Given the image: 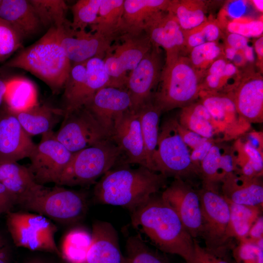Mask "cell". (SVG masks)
Listing matches in <instances>:
<instances>
[{
  "label": "cell",
  "instance_id": "cell-13",
  "mask_svg": "<svg viewBox=\"0 0 263 263\" xmlns=\"http://www.w3.org/2000/svg\"><path fill=\"white\" fill-rule=\"evenodd\" d=\"M164 64L160 48L152 44L128 75L125 89L131 100V110L136 111L152 100Z\"/></svg>",
  "mask_w": 263,
  "mask_h": 263
},
{
  "label": "cell",
  "instance_id": "cell-24",
  "mask_svg": "<svg viewBox=\"0 0 263 263\" xmlns=\"http://www.w3.org/2000/svg\"><path fill=\"white\" fill-rule=\"evenodd\" d=\"M261 177H251L234 171L222 181L223 196L237 204L262 207L263 186Z\"/></svg>",
  "mask_w": 263,
  "mask_h": 263
},
{
  "label": "cell",
  "instance_id": "cell-49",
  "mask_svg": "<svg viewBox=\"0 0 263 263\" xmlns=\"http://www.w3.org/2000/svg\"><path fill=\"white\" fill-rule=\"evenodd\" d=\"M172 120L178 133L189 150L193 149L207 139L181 126L177 118H172Z\"/></svg>",
  "mask_w": 263,
  "mask_h": 263
},
{
  "label": "cell",
  "instance_id": "cell-48",
  "mask_svg": "<svg viewBox=\"0 0 263 263\" xmlns=\"http://www.w3.org/2000/svg\"><path fill=\"white\" fill-rule=\"evenodd\" d=\"M191 263H233L227 256V251H215L201 246L194 239V254Z\"/></svg>",
  "mask_w": 263,
  "mask_h": 263
},
{
  "label": "cell",
  "instance_id": "cell-36",
  "mask_svg": "<svg viewBox=\"0 0 263 263\" xmlns=\"http://www.w3.org/2000/svg\"><path fill=\"white\" fill-rule=\"evenodd\" d=\"M238 172L244 175L261 177L263 172V152L251 146L242 137L233 144Z\"/></svg>",
  "mask_w": 263,
  "mask_h": 263
},
{
  "label": "cell",
  "instance_id": "cell-45",
  "mask_svg": "<svg viewBox=\"0 0 263 263\" xmlns=\"http://www.w3.org/2000/svg\"><path fill=\"white\" fill-rule=\"evenodd\" d=\"M23 40L11 23L0 18V62L7 59L20 48Z\"/></svg>",
  "mask_w": 263,
  "mask_h": 263
},
{
  "label": "cell",
  "instance_id": "cell-18",
  "mask_svg": "<svg viewBox=\"0 0 263 263\" xmlns=\"http://www.w3.org/2000/svg\"><path fill=\"white\" fill-rule=\"evenodd\" d=\"M126 157V163L145 167L146 158L140 118L130 109L115 120L111 136Z\"/></svg>",
  "mask_w": 263,
  "mask_h": 263
},
{
  "label": "cell",
  "instance_id": "cell-7",
  "mask_svg": "<svg viewBox=\"0 0 263 263\" xmlns=\"http://www.w3.org/2000/svg\"><path fill=\"white\" fill-rule=\"evenodd\" d=\"M152 170L167 177L183 180L200 175L191 160L189 150L178 133L172 118L166 120L159 128Z\"/></svg>",
  "mask_w": 263,
  "mask_h": 263
},
{
  "label": "cell",
  "instance_id": "cell-57",
  "mask_svg": "<svg viewBox=\"0 0 263 263\" xmlns=\"http://www.w3.org/2000/svg\"><path fill=\"white\" fill-rule=\"evenodd\" d=\"M263 36L259 38L255 43V50L260 59H263Z\"/></svg>",
  "mask_w": 263,
  "mask_h": 263
},
{
  "label": "cell",
  "instance_id": "cell-12",
  "mask_svg": "<svg viewBox=\"0 0 263 263\" xmlns=\"http://www.w3.org/2000/svg\"><path fill=\"white\" fill-rule=\"evenodd\" d=\"M42 135L29 157L31 163L27 168L37 184H56L73 153L57 140L53 131Z\"/></svg>",
  "mask_w": 263,
  "mask_h": 263
},
{
  "label": "cell",
  "instance_id": "cell-53",
  "mask_svg": "<svg viewBox=\"0 0 263 263\" xmlns=\"http://www.w3.org/2000/svg\"><path fill=\"white\" fill-rule=\"evenodd\" d=\"M228 46L236 50H242L247 46V38L243 36L235 33H230L226 38Z\"/></svg>",
  "mask_w": 263,
  "mask_h": 263
},
{
  "label": "cell",
  "instance_id": "cell-35",
  "mask_svg": "<svg viewBox=\"0 0 263 263\" xmlns=\"http://www.w3.org/2000/svg\"><path fill=\"white\" fill-rule=\"evenodd\" d=\"M92 242V234L82 227L69 230L61 243L60 257L66 263H85Z\"/></svg>",
  "mask_w": 263,
  "mask_h": 263
},
{
  "label": "cell",
  "instance_id": "cell-30",
  "mask_svg": "<svg viewBox=\"0 0 263 263\" xmlns=\"http://www.w3.org/2000/svg\"><path fill=\"white\" fill-rule=\"evenodd\" d=\"M138 112L140 121L145 152V167L152 170L153 161L157 148L160 117L162 113L152 100L142 107ZM153 171V170H152Z\"/></svg>",
  "mask_w": 263,
  "mask_h": 263
},
{
  "label": "cell",
  "instance_id": "cell-26",
  "mask_svg": "<svg viewBox=\"0 0 263 263\" xmlns=\"http://www.w3.org/2000/svg\"><path fill=\"white\" fill-rule=\"evenodd\" d=\"M170 0H124L122 34H139L155 14L168 10Z\"/></svg>",
  "mask_w": 263,
  "mask_h": 263
},
{
  "label": "cell",
  "instance_id": "cell-58",
  "mask_svg": "<svg viewBox=\"0 0 263 263\" xmlns=\"http://www.w3.org/2000/svg\"><path fill=\"white\" fill-rule=\"evenodd\" d=\"M253 4L256 8L260 11L263 12V1L262 0H252Z\"/></svg>",
  "mask_w": 263,
  "mask_h": 263
},
{
  "label": "cell",
  "instance_id": "cell-59",
  "mask_svg": "<svg viewBox=\"0 0 263 263\" xmlns=\"http://www.w3.org/2000/svg\"><path fill=\"white\" fill-rule=\"evenodd\" d=\"M27 263H45L41 262V261H32L28 262Z\"/></svg>",
  "mask_w": 263,
  "mask_h": 263
},
{
  "label": "cell",
  "instance_id": "cell-8",
  "mask_svg": "<svg viewBox=\"0 0 263 263\" xmlns=\"http://www.w3.org/2000/svg\"><path fill=\"white\" fill-rule=\"evenodd\" d=\"M6 222L16 246L60 257L55 239L57 228L48 218L34 212L10 211L6 213Z\"/></svg>",
  "mask_w": 263,
  "mask_h": 263
},
{
  "label": "cell",
  "instance_id": "cell-21",
  "mask_svg": "<svg viewBox=\"0 0 263 263\" xmlns=\"http://www.w3.org/2000/svg\"><path fill=\"white\" fill-rule=\"evenodd\" d=\"M36 146L13 113L0 116V163L29 158Z\"/></svg>",
  "mask_w": 263,
  "mask_h": 263
},
{
  "label": "cell",
  "instance_id": "cell-31",
  "mask_svg": "<svg viewBox=\"0 0 263 263\" xmlns=\"http://www.w3.org/2000/svg\"><path fill=\"white\" fill-rule=\"evenodd\" d=\"M124 0H101L97 18L91 32L117 38L122 34Z\"/></svg>",
  "mask_w": 263,
  "mask_h": 263
},
{
  "label": "cell",
  "instance_id": "cell-20",
  "mask_svg": "<svg viewBox=\"0 0 263 263\" xmlns=\"http://www.w3.org/2000/svg\"><path fill=\"white\" fill-rule=\"evenodd\" d=\"M131 105L126 89L106 87L97 91L84 106L111 136L115 119L131 109Z\"/></svg>",
  "mask_w": 263,
  "mask_h": 263
},
{
  "label": "cell",
  "instance_id": "cell-6",
  "mask_svg": "<svg viewBox=\"0 0 263 263\" xmlns=\"http://www.w3.org/2000/svg\"><path fill=\"white\" fill-rule=\"evenodd\" d=\"M122 154L121 150L111 138L73 153L56 185L92 184L111 169Z\"/></svg>",
  "mask_w": 263,
  "mask_h": 263
},
{
  "label": "cell",
  "instance_id": "cell-25",
  "mask_svg": "<svg viewBox=\"0 0 263 263\" xmlns=\"http://www.w3.org/2000/svg\"><path fill=\"white\" fill-rule=\"evenodd\" d=\"M0 18L11 23L23 39L38 33L43 26L28 0H2Z\"/></svg>",
  "mask_w": 263,
  "mask_h": 263
},
{
  "label": "cell",
  "instance_id": "cell-1",
  "mask_svg": "<svg viewBox=\"0 0 263 263\" xmlns=\"http://www.w3.org/2000/svg\"><path fill=\"white\" fill-rule=\"evenodd\" d=\"M132 226L143 233L158 250L177 255L191 263L194 239L187 231L175 210L155 195L131 212Z\"/></svg>",
  "mask_w": 263,
  "mask_h": 263
},
{
  "label": "cell",
  "instance_id": "cell-55",
  "mask_svg": "<svg viewBox=\"0 0 263 263\" xmlns=\"http://www.w3.org/2000/svg\"><path fill=\"white\" fill-rule=\"evenodd\" d=\"M0 263H13L10 246L1 233H0Z\"/></svg>",
  "mask_w": 263,
  "mask_h": 263
},
{
  "label": "cell",
  "instance_id": "cell-42",
  "mask_svg": "<svg viewBox=\"0 0 263 263\" xmlns=\"http://www.w3.org/2000/svg\"><path fill=\"white\" fill-rule=\"evenodd\" d=\"M101 0H78L71 6L73 31H84L96 21Z\"/></svg>",
  "mask_w": 263,
  "mask_h": 263
},
{
  "label": "cell",
  "instance_id": "cell-22",
  "mask_svg": "<svg viewBox=\"0 0 263 263\" xmlns=\"http://www.w3.org/2000/svg\"><path fill=\"white\" fill-rule=\"evenodd\" d=\"M226 142H215L202 161L200 176L203 186L217 189V185L237 170L236 157L233 146Z\"/></svg>",
  "mask_w": 263,
  "mask_h": 263
},
{
  "label": "cell",
  "instance_id": "cell-3",
  "mask_svg": "<svg viewBox=\"0 0 263 263\" xmlns=\"http://www.w3.org/2000/svg\"><path fill=\"white\" fill-rule=\"evenodd\" d=\"M50 27L37 41L21 50L4 66L26 70L43 81L54 94L63 89L72 63L61 46L65 27Z\"/></svg>",
  "mask_w": 263,
  "mask_h": 263
},
{
  "label": "cell",
  "instance_id": "cell-41",
  "mask_svg": "<svg viewBox=\"0 0 263 263\" xmlns=\"http://www.w3.org/2000/svg\"><path fill=\"white\" fill-rule=\"evenodd\" d=\"M86 82L82 97L84 106L100 89L107 87L110 77L103 58L93 57L85 61Z\"/></svg>",
  "mask_w": 263,
  "mask_h": 263
},
{
  "label": "cell",
  "instance_id": "cell-43",
  "mask_svg": "<svg viewBox=\"0 0 263 263\" xmlns=\"http://www.w3.org/2000/svg\"><path fill=\"white\" fill-rule=\"evenodd\" d=\"M222 49L216 42H209L190 50L188 56L193 67L204 76L210 65L221 57Z\"/></svg>",
  "mask_w": 263,
  "mask_h": 263
},
{
  "label": "cell",
  "instance_id": "cell-40",
  "mask_svg": "<svg viewBox=\"0 0 263 263\" xmlns=\"http://www.w3.org/2000/svg\"><path fill=\"white\" fill-rule=\"evenodd\" d=\"M43 26H61L70 23L66 17L68 6L63 0H29Z\"/></svg>",
  "mask_w": 263,
  "mask_h": 263
},
{
  "label": "cell",
  "instance_id": "cell-33",
  "mask_svg": "<svg viewBox=\"0 0 263 263\" xmlns=\"http://www.w3.org/2000/svg\"><path fill=\"white\" fill-rule=\"evenodd\" d=\"M4 100L8 111L12 113L22 112L38 104L37 90L28 79L9 80Z\"/></svg>",
  "mask_w": 263,
  "mask_h": 263
},
{
  "label": "cell",
  "instance_id": "cell-34",
  "mask_svg": "<svg viewBox=\"0 0 263 263\" xmlns=\"http://www.w3.org/2000/svg\"><path fill=\"white\" fill-rule=\"evenodd\" d=\"M168 11L183 31L191 29L207 20V5L200 0H170Z\"/></svg>",
  "mask_w": 263,
  "mask_h": 263
},
{
  "label": "cell",
  "instance_id": "cell-37",
  "mask_svg": "<svg viewBox=\"0 0 263 263\" xmlns=\"http://www.w3.org/2000/svg\"><path fill=\"white\" fill-rule=\"evenodd\" d=\"M164 253L151 248L140 234L132 235L126 241L124 263H170Z\"/></svg>",
  "mask_w": 263,
  "mask_h": 263
},
{
  "label": "cell",
  "instance_id": "cell-50",
  "mask_svg": "<svg viewBox=\"0 0 263 263\" xmlns=\"http://www.w3.org/2000/svg\"><path fill=\"white\" fill-rule=\"evenodd\" d=\"M214 143H215L214 141L207 139L199 145L189 150L191 160L193 165L198 169L199 173L201 162Z\"/></svg>",
  "mask_w": 263,
  "mask_h": 263
},
{
  "label": "cell",
  "instance_id": "cell-9",
  "mask_svg": "<svg viewBox=\"0 0 263 263\" xmlns=\"http://www.w3.org/2000/svg\"><path fill=\"white\" fill-rule=\"evenodd\" d=\"M152 45L144 31L139 34L120 35L103 58L110 77L107 87L125 89L127 72L135 68Z\"/></svg>",
  "mask_w": 263,
  "mask_h": 263
},
{
  "label": "cell",
  "instance_id": "cell-19",
  "mask_svg": "<svg viewBox=\"0 0 263 263\" xmlns=\"http://www.w3.org/2000/svg\"><path fill=\"white\" fill-rule=\"evenodd\" d=\"M116 39L96 32L73 31L70 24L65 27L61 44L70 61L77 63L95 57L103 59Z\"/></svg>",
  "mask_w": 263,
  "mask_h": 263
},
{
  "label": "cell",
  "instance_id": "cell-46",
  "mask_svg": "<svg viewBox=\"0 0 263 263\" xmlns=\"http://www.w3.org/2000/svg\"><path fill=\"white\" fill-rule=\"evenodd\" d=\"M263 238L253 242L247 238L240 240L233 250L235 263H263Z\"/></svg>",
  "mask_w": 263,
  "mask_h": 263
},
{
  "label": "cell",
  "instance_id": "cell-15",
  "mask_svg": "<svg viewBox=\"0 0 263 263\" xmlns=\"http://www.w3.org/2000/svg\"><path fill=\"white\" fill-rule=\"evenodd\" d=\"M161 197L175 210L193 239L201 236L202 221L198 191L183 179L176 178Z\"/></svg>",
  "mask_w": 263,
  "mask_h": 263
},
{
  "label": "cell",
  "instance_id": "cell-16",
  "mask_svg": "<svg viewBox=\"0 0 263 263\" xmlns=\"http://www.w3.org/2000/svg\"><path fill=\"white\" fill-rule=\"evenodd\" d=\"M144 31L152 44L164 49L165 62L187 55L184 31L168 10L154 15L145 25Z\"/></svg>",
  "mask_w": 263,
  "mask_h": 263
},
{
  "label": "cell",
  "instance_id": "cell-52",
  "mask_svg": "<svg viewBox=\"0 0 263 263\" xmlns=\"http://www.w3.org/2000/svg\"><path fill=\"white\" fill-rule=\"evenodd\" d=\"M251 146L263 152V134L262 132L250 130L241 136Z\"/></svg>",
  "mask_w": 263,
  "mask_h": 263
},
{
  "label": "cell",
  "instance_id": "cell-11",
  "mask_svg": "<svg viewBox=\"0 0 263 263\" xmlns=\"http://www.w3.org/2000/svg\"><path fill=\"white\" fill-rule=\"evenodd\" d=\"M57 140L75 153L110 139V133L84 106L63 116Z\"/></svg>",
  "mask_w": 263,
  "mask_h": 263
},
{
  "label": "cell",
  "instance_id": "cell-14",
  "mask_svg": "<svg viewBox=\"0 0 263 263\" xmlns=\"http://www.w3.org/2000/svg\"><path fill=\"white\" fill-rule=\"evenodd\" d=\"M199 100L211 116L223 142L236 140L251 129V124L238 113L228 94L200 92Z\"/></svg>",
  "mask_w": 263,
  "mask_h": 263
},
{
  "label": "cell",
  "instance_id": "cell-38",
  "mask_svg": "<svg viewBox=\"0 0 263 263\" xmlns=\"http://www.w3.org/2000/svg\"><path fill=\"white\" fill-rule=\"evenodd\" d=\"M227 202L231 238H236L239 241L246 238L251 227L260 216L261 207Z\"/></svg>",
  "mask_w": 263,
  "mask_h": 263
},
{
  "label": "cell",
  "instance_id": "cell-23",
  "mask_svg": "<svg viewBox=\"0 0 263 263\" xmlns=\"http://www.w3.org/2000/svg\"><path fill=\"white\" fill-rule=\"evenodd\" d=\"M91 234L92 242L85 263H124L117 231L110 223L94 222Z\"/></svg>",
  "mask_w": 263,
  "mask_h": 263
},
{
  "label": "cell",
  "instance_id": "cell-47",
  "mask_svg": "<svg viewBox=\"0 0 263 263\" xmlns=\"http://www.w3.org/2000/svg\"><path fill=\"white\" fill-rule=\"evenodd\" d=\"M263 25L262 20L239 17L229 22L227 29L230 33L239 34L247 38L261 36L263 31Z\"/></svg>",
  "mask_w": 263,
  "mask_h": 263
},
{
  "label": "cell",
  "instance_id": "cell-51",
  "mask_svg": "<svg viewBox=\"0 0 263 263\" xmlns=\"http://www.w3.org/2000/svg\"><path fill=\"white\" fill-rule=\"evenodd\" d=\"M17 205V199L0 183V215L12 211Z\"/></svg>",
  "mask_w": 263,
  "mask_h": 263
},
{
  "label": "cell",
  "instance_id": "cell-5",
  "mask_svg": "<svg viewBox=\"0 0 263 263\" xmlns=\"http://www.w3.org/2000/svg\"><path fill=\"white\" fill-rule=\"evenodd\" d=\"M17 205L63 224L78 222L84 217L88 209L84 194L60 186L48 188L40 185L19 199Z\"/></svg>",
  "mask_w": 263,
  "mask_h": 263
},
{
  "label": "cell",
  "instance_id": "cell-32",
  "mask_svg": "<svg viewBox=\"0 0 263 263\" xmlns=\"http://www.w3.org/2000/svg\"><path fill=\"white\" fill-rule=\"evenodd\" d=\"M86 82L85 61L72 64L65 82L62 95L63 116L79 109L82 106V97Z\"/></svg>",
  "mask_w": 263,
  "mask_h": 263
},
{
  "label": "cell",
  "instance_id": "cell-44",
  "mask_svg": "<svg viewBox=\"0 0 263 263\" xmlns=\"http://www.w3.org/2000/svg\"><path fill=\"white\" fill-rule=\"evenodd\" d=\"M187 54L193 48L209 42H216L220 35L218 25L214 21L206 20L199 25L183 31Z\"/></svg>",
  "mask_w": 263,
  "mask_h": 263
},
{
  "label": "cell",
  "instance_id": "cell-2",
  "mask_svg": "<svg viewBox=\"0 0 263 263\" xmlns=\"http://www.w3.org/2000/svg\"><path fill=\"white\" fill-rule=\"evenodd\" d=\"M167 178L142 166L110 169L95 185L94 198L132 212L164 188Z\"/></svg>",
  "mask_w": 263,
  "mask_h": 263
},
{
  "label": "cell",
  "instance_id": "cell-10",
  "mask_svg": "<svg viewBox=\"0 0 263 263\" xmlns=\"http://www.w3.org/2000/svg\"><path fill=\"white\" fill-rule=\"evenodd\" d=\"M201 215V236L206 247L215 251H227L230 230V209L227 201L217 189L203 186L198 191Z\"/></svg>",
  "mask_w": 263,
  "mask_h": 263
},
{
  "label": "cell",
  "instance_id": "cell-39",
  "mask_svg": "<svg viewBox=\"0 0 263 263\" xmlns=\"http://www.w3.org/2000/svg\"><path fill=\"white\" fill-rule=\"evenodd\" d=\"M236 71L233 64L227 62L223 57H219L206 71L200 92L226 94L227 81Z\"/></svg>",
  "mask_w": 263,
  "mask_h": 263
},
{
  "label": "cell",
  "instance_id": "cell-60",
  "mask_svg": "<svg viewBox=\"0 0 263 263\" xmlns=\"http://www.w3.org/2000/svg\"><path fill=\"white\" fill-rule=\"evenodd\" d=\"M1 2H2V0H0V5Z\"/></svg>",
  "mask_w": 263,
  "mask_h": 263
},
{
  "label": "cell",
  "instance_id": "cell-29",
  "mask_svg": "<svg viewBox=\"0 0 263 263\" xmlns=\"http://www.w3.org/2000/svg\"><path fill=\"white\" fill-rule=\"evenodd\" d=\"M0 183L17 198V202L40 185L35 181L27 167L17 162L0 163Z\"/></svg>",
  "mask_w": 263,
  "mask_h": 263
},
{
  "label": "cell",
  "instance_id": "cell-56",
  "mask_svg": "<svg viewBox=\"0 0 263 263\" xmlns=\"http://www.w3.org/2000/svg\"><path fill=\"white\" fill-rule=\"evenodd\" d=\"M8 80H4L0 78V105L4 100Z\"/></svg>",
  "mask_w": 263,
  "mask_h": 263
},
{
  "label": "cell",
  "instance_id": "cell-4",
  "mask_svg": "<svg viewBox=\"0 0 263 263\" xmlns=\"http://www.w3.org/2000/svg\"><path fill=\"white\" fill-rule=\"evenodd\" d=\"M203 77L186 55L165 62L152 101L162 113L182 108L198 99Z\"/></svg>",
  "mask_w": 263,
  "mask_h": 263
},
{
  "label": "cell",
  "instance_id": "cell-54",
  "mask_svg": "<svg viewBox=\"0 0 263 263\" xmlns=\"http://www.w3.org/2000/svg\"><path fill=\"white\" fill-rule=\"evenodd\" d=\"M263 218L260 216L251 227L246 238L255 242L263 238Z\"/></svg>",
  "mask_w": 263,
  "mask_h": 263
},
{
  "label": "cell",
  "instance_id": "cell-28",
  "mask_svg": "<svg viewBox=\"0 0 263 263\" xmlns=\"http://www.w3.org/2000/svg\"><path fill=\"white\" fill-rule=\"evenodd\" d=\"M12 113L30 136L52 131L60 117L63 116L62 109L54 108L46 104L40 105L38 104L23 111Z\"/></svg>",
  "mask_w": 263,
  "mask_h": 263
},
{
  "label": "cell",
  "instance_id": "cell-17",
  "mask_svg": "<svg viewBox=\"0 0 263 263\" xmlns=\"http://www.w3.org/2000/svg\"><path fill=\"white\" fill-rule=\"evenodd\" d=\"M232 99L239 114L251 123L263 122V78L249 72L235 82L227 94Z\"/></svg>",
  "mask_w": 263,
  "mask_h": 263
},
{
  "label": "cell",
  "instance_id": "cell-27",
  "mask_svg": "<svg viewBox=\"0 0 263 263\" xmlns=\"http://www.w3.org/2000/svg\"><path fill=\"white\" fill-rule=\"evenodd\" d=\"M177 120L181 126L204 138L223 142L209 113L199 100L181 108Z\"/></svg>",
  "mask_w": 263,
  "mask_h": 263
}]
</instances>
